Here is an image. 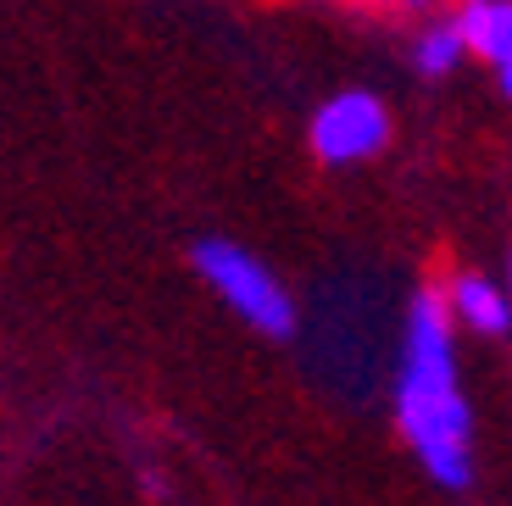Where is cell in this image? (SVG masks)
<instances>
[{
  "label": "cell",
  "mask_w": 512,
  "mask_h": 506,
  "mask_svg": "<svg viewBox=\"0 0 512 506\" xmlns=\"http://www.w3.org/2000/svg\"><path fill=\"white\" fill-rule=\"evenodd\" d=\"M451 301L423 290L407 312L401 334V384H396V423L407 445L423 456L435 484L462 490L474 479V412L457 390V345H451Z\"/></svg>",
  "instance_id": "cell-1"
},
{
  "label": "cell",
  "mask_w": 512,
  "mask_h": 506,
  "mask_svg": "<svg viewBox=\"0 0 512 506\" xmlns=\"http://www.w3.org/2000/svg\"><path fill=\"white\" fill-rule=\"evenodd\" d=\"M195 273H201L251 329L273 334V340H284V334L295 329L290 290H284L251 251H240V245H229V240H201L195 245Z\"/></svg>",
  "instance_id": "cell-2"
},
{
  "label": "cell",
  "mask_w": 512,
  "mask_h": 506,
  "mask_svg": "<svg viewBox=\"0 0 512 506\" xmlns=\"http://www.w3.org/2000/svg\"><path fill=\"white\" fill-rule=\"evenodd\" d=\"M384 140H390V112L368 89H346V95L323 101L312 117V151L323 162H368Z\"/></svg>",
  "instance_id": "cell-3"
},
{
  "label": "cell",
  "mask_w": 512,
  "mask_h": 506,
  "mask_svg": "<svg viewBox=\"0 0 512 506\" xmlns=\"http://www.w3.org/2000/svg\"><path fill=\"white\" fill-rule=\"evenodd\" d=\"M457 28L468 51L496 67H512V0H474L457 12Z\"/></svg>",
  "instance_id": "cell-4"
},
{
  "label": "cell",
  "mask_w": 512,
  "mask_h": 506,
  "mask_svg": "<svg viewBox=\"0 0 512 506\" xmlns=\"http://www.w3.org/2000/svg\"><path fill=\"white\" fill-rule=\"evenodd\" d=\"M451 312H457L474 334H501V329H512L507 290H496V284L479 279V273H462V279L451 284Z\"/></svg>",
  "instance_id": "cell-5"
},
{
  "label": "cell",
  "mask_w": 512,
  "mask_h": 506,
  "mask_svg": "<svg viewBox=\"0 0 512 506\" xmlns=\"http://www.w3.org/2000/svg\"><path fill=\"white\" fill-rule=\"evenodd\" d=\"M468 51V39H462V28L457 23H440V28H429V34H418V67L429 78H446L451 67H457V56Z\"/></svg>",
  "instance_id": "cell-6"
},
{
  "label": "cell",
  "mask_w": 512,
  "mask_h": 506,
  "mask_svg": "<svg viewBox=\"0 0 512 506\" xmlns=\"http://www.w3.org/2000/svg\"><path fill=\"white\" fill-rule=\"evenodd\" d=\"M501 89H507V95H512V67H501Z\"/></svg>",
  "instance_id": "cell-7"
},
{
  "label": "cell",
  "mask_w": 512,
  "mask_h": 506,
  "mask_svg": "<svg viewBox=\"0 0 512 506\" xmlns=\"http://www.w3.org/2000/svg\"><path fill=\"white\" fill-rule=\"evenodd\" d=\"M507 306H512V267H507Z\"/></svg>",
  "instance_id": "cell-8"
}]
</instances>
